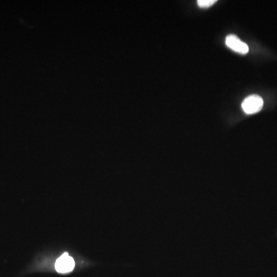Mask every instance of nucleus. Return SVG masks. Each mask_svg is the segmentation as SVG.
I'll return each instance as SVG.
<instances>
[{
  "label": "nucleus",
  "mask_w": 277,
  "mask_h": 277,
  "mask_svg": "<svg viewBox=\"0 0 277 277\" xmlns=\"http://www.w3.org/2000/svg\"><path fill=\"white\" fill-rule=\"evenodd\" d=\"M263 106V100L260 96L251 95L242 101V108L246 114L260 112Z\"/></svg>",
  "instance_id": "obj_1"
},
{
  "label": "nucleus",
  "mask_w": 277,
  "mask_h": 277,
  "mask_svg": "<svg viewBox=\"0 0 277 277\" xmlns=\"http://www.w3.org/2000/svg\"><path fill=\"white\" fill-rule=\"evenodd\" d=\"M226 45L232 50L241 54H246L249 52V46L235 35H229L226 36Z\"/></svg>",
  "instance_id": "obj_2"
},
{
  "label": "nucleus",
  "mask_w": 277,
  "mask_h": 277,
  "mask_svg": "<svg viewBox=\"0 0 277 277\" xmlns=\"http://www.w3.org/2000/svg\"><path fill=\"white\" fill-rule=\"evenodd\" d=\"M75 267L73 259L71 256H69L68 253H64L62 255L58 260H56V270L57 272L60 274H67L72 271Z\"/></svg>",
  "instance_id": "obj_3"
},
{
  "label": "nucleus",
  "mask_w": 277,
  "mask_h": 277,
  "mask_svg": "<svg viewBox=\"0 0 277 277\" xmlns=\"http://www.w3.org/2000/svg\"><path fill=\"white\" fill-rule=\"evenodd\" d=\"M216 2V0H198L197 4L200 8H209Z\"/></svg>",
  "instance_id": "obj_4"
}]
</instances>
